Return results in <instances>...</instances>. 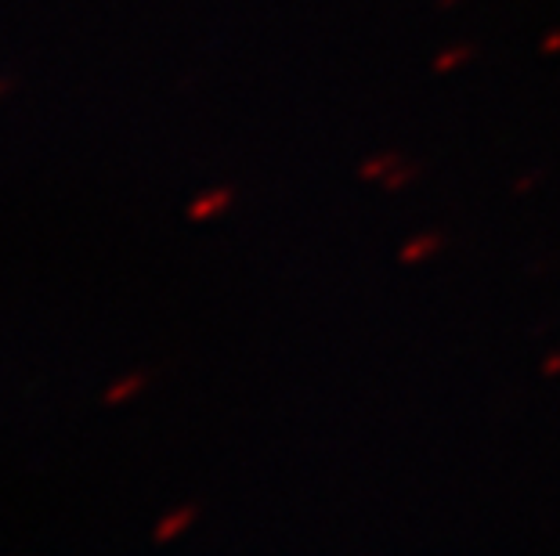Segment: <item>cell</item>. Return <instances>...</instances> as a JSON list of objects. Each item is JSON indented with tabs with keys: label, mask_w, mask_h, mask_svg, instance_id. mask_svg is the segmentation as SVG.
<instances>
[{
	"label": "cell",
	"mask_w": 560,
	"mask_h": 556,
	"mask_svg": "<svg viewBox=\"0 0 560 556\" xmlns=\"http://www.w3.org/2000/svg\"><path fill=\"white\" fill-rule=\"evenodd\" d=\"M232 203V188H218V192H207V196H199L196 203H192V214L196 221H207V217H213V214H221L224 206Z\"/></svg>",
	"instance_id": "cell-1"
},
{
	"label": "cell",
	"mask_w": 560,
	"mask_h": 556,
	"mask_svg": "<svg viewBox=\"0 0 560 556\" xmlns=\"http://www.w3.org/2000/svg\"><path fill=\"white\" fill-rule=\"evenodd\" d=\"M192 520H196V506H182V510H174L171 517H163V520H160V528H156V542H171V539H177L188 524H192Z\"/></svg>",
	"instance_id": "cell-2"
},
{
	"label": "cell",
	"mask_w": 560,
	"mask_h": 556,
	"mask_svg": "<svg viewBox=\"0 0 560 556\" xmlns=\"http://www.w3.org/2000/svg\"><path fill=\"white\" fill-rule=\"evenodd\" d=\"M141 387H145V376H141V372H130V376H124V380H116L109 390H105V405H120V401L135 398Z\"/></svg>",
	"instance_id": "cell-3"
},
{
	"label": "cell",
	"mask_w": 560,
	"mask_h": 556,
	"mask_svg": "<svg viewBox=\"0 0 560 556\" xmlns=\"http://www.w3.org/2000/svg\"><path fill=\"white\" fill-rule=\"evenodd\" d=\"M11 87H15V76H0V98H4Z\"/></svg>",
	"instance_id": "cell-4"
}]
</instances>
